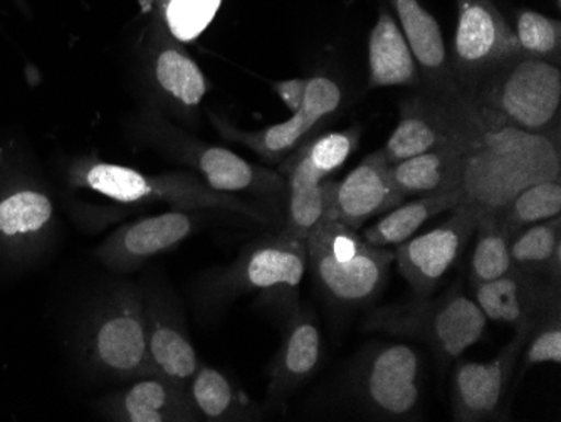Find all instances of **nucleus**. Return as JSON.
I'll return each mask as SVG.
<instances>
[{
	"label": "nucleus",
	"instance_id": "32",
	"mask_svg": "<svg viewBox=\"0 0 561 422\" xmlns=\"http://www.w3.org/2000/svg\"><path fill=\"white\" fill-rule=\"evenodd\" d=\"M333 182L328 179L313 187L288 192L279 231L306 242L330 214Z\"/></svg>",
	"mask_w": 561,
	"mask_h": 422
},
{
	"label": "nucleus",
	"instance_id": "20",
	"mask_svg": "<svg viewBox=\"0 0 561 422\" xmlns=\"http://www.w3.org/2000/svg\"><path fill=\"white\" fill-rule=\"evenodd\" d=\"M471 288L472 298L488 321L513 329L537 327L550 315L561 313V285L540 273L515 270Z\"/></svg>",
	"mask_w": 561,
	"mask_h": 422
},
{
	"label": "nucleus",
	"instance_id": "14",
	"mask_svg": "<svg viewBox=\"0 0 561 422\" xmlns=\"http://www.w3.org/2000/svg\"><path fill=\"white\" fill-rule=\"evenodd\" d=\"M343 102L342 87L327 75L308 78L301 109L291 113L285 122L261 130H242L234 123L214 112H207L213 127L232 144L242 145L257 153L267 163H276L291 156L299 145L310 140L311 135L323 127L324 122L339 112Z\"/></svg>",
	"mask_w": 561,
	"mask_h": 422
},
{
	"label": "nucleus",
	"instance_id": "1",
	"mask_svg": "<svg viewBox=\"0 0 561 422\" xmlns=\"http://www.w3.org/2000/svg\"><path fill=\"white\" fill-rule=\"evenodd\" d=\"M69 349L93 379L130 383L153 376L141 285L116 282L101 289L72 329Z\"/></svg>",
	"mask_w": 561,
	"mask_h": 422
},
{
	"label": "nucleus",
	"instance_id": "10",
	"mask_svg": "<svg viewBox=\"0 0 561 422\" xmlns=\"http://www.w3.org/2000/svg\"><path fill=\"white\" fill-rule=\"evenodd\" d=\"M350 401L377 421H414L422 402L424 362L409 343L365 346L346 376Z\"/></svg>",
	"mask_w": 561,
	"mask_h": 422
},
{
	"label": "nucleus",
	"instance_id": "31",
	"mask_svg": "<svg viewBox=\"0 0 561 422\" xmlns=\"http://www.w3.org/2000/svg\"><path fill=\"white\" fill-rule=\"evenodd\" d=\"M501 228L512 238L528 226L561 216V181H543L519 192L512 203L494 213Z\"/></svg>",
	"mask_w": 561,
	"mask_h": 422
},
{
	"label": "nucleus",
	"instance_id": "7",
	"mask_svg": "<svg viewBox=\"0 0 561 422\" xmlns=\"http://www.w3.org/2000/svg\"><path fill=\"white\" fill-rule=\"evenodd\" d=\"M306 271L335 308L370 304L389 280L396 251L378 248L328 214L306 239Z\"/></svg>",
	"mask_w": 561,
	"mask_h": 422
},
{
	"label": "nucleus",
	"instance_id": "34",
	"mask_svg": "<svg viewBox=\"0 0 561 422\" xmlns=\"http://www.w3.org/2000/svg\"><path fill=\"white\" fill-rule=\"evenodd\" d=\"M516 39L526 56L560 66L561 22L537 11H522L516 18Z\"/></svg>",
	"mask_w": 561,
	"mask_h": 422
},
{
	"label": "nucleus",
	"instance_id": "29",
	"mask_svg": "<svg viewBox=\"0 0 561 422\" xmlns=\"http://www.w3.org/2000/svg\"><path fill=\"white\" fill-rule=\"evenodd\" d=\"M226 0H144L148 21L156 22L182 44H192L209 30Z\"/></svg>",
	"mask_w": 561,
	"mask_h": 422
},
{
	"label": "nucleus",
	"instance_id": "35",
	"mask_svg": "<svg viewBox=\"0 0 561 422\" xmlns=\"http://www.w3.org/2000/svg\"><path fill=\"white\" fill-rule=\"evenodd\" d=\"M522 355V376L535 365L561 364V313L550 315L533 329Z\"/></svg>",
	"mask_w": 561,
	"mask_h": 422
},
{
	"label": "nucleus",
	"instance_id": "5",
	"mask_svg": "<svg viewBox=\"0 0 561 422\" xmlns=\"http://www.w3.org/2000/svg\"><path fill=\"white\" fill-rule=\"evenodd\" d=\"M135 137L165 159L187 167L210 187L226 194H248L267 209L283 217L288 187L276 170L249 162L229 148L207 144L179 127L173 119L157 110H144L135 116Z\"/></svg>",
	"mask_w": 561,
	"mask_h": 422
},
{
	"label": "nucleus",
	"instance_id": "22",
	"mask_svg": "<svg viewBox=\"0 0 561 422\" xmlns=\"http://www.w3.org/2000/svg\"><path fill=\"white\" fill-rule=\"evenodd\" d=\"M324 342L317 318L306 308L286 315L279 349L267 370V397L273 404L286 399L313 379L323 362Z\"/></svg>",
	"mask_w": 561,
	"mask_h": 422
},
{
	"label": "nucleus",
	"instance_id": "28",
	"mask_svg": "<svg viewBox=\"0 0 561 422\" xmlns=\"http://www.w3.org/2000/svg\"><path fill=\"white\" fill-rule=\"evenodd\" d=\"M459 204H461L459 192L417 197L412 203H402L400 206L393 207L374 226L364 229L360 235L365 241L378 246V248H397L407 239L417 235L419 229L427 220L449 213Z\"/></svg>",
	"mask_w": 561,
	"mask_h": 422
},
{
	"label": "nucleus",
	"instance_id": "23",
	"mask_svg": "<svg viewBox=\"0 0 561 422\" xmlns=\"http://www.w3.org/2000/svg\"><path fill=\"white\" fill-rule=\"evenodd\" d=\"M96 411L115 422H198L187 387L157 374L101 397Z\"/></svg>",
	"mask_w": 561,
	"mask_h": 422
},
{
	"label": "nucleus",
	"instance_id": "27",
	"mask_svg": "<svg viewBox=\"0 0 561 422\" xmlns=\"http://www.w3.org/2000/svg\"><path fill=\"white\" fill-rule=\"evenodd\" d=\"M462 153L456 147H440L393 163V182L405 198L459 192Z\"/></svg>",
	"mask_w": 561,
	"mask_h": 422
},
{
	"label": "nucleus",
	"instance_id": "21",
	"mask_svg": "<svg viewBox=\"0 0 561 422\" xmlns=\"http://www.w3.org/2000/svg\"><path fill=\"white\" fill-rule=\"evenodd\" d=\"M405 203L392 178V163L383 150L365 157L343 181L333 182L330 216L346 228L360 231L371 217Z\"/></svg>",
	"mask_w": 561,
	"mask_h": 422
},
{
	"label": "nucleus",
	"instance_id": "3",
	"mask_svg": "<svg viewBox=\"0 0 561 422\" xmlns=\"http://www.w3.org/2000/svg\"><path fill=\"white\" fill-rule=\"evenodd\" d=\"M306 275V244L277 229L260 236L226 266L206 271L192 286L201 317L216 318L245 295L289 315L298 308L299 286Z\"/></svg>",
	"mask_w": 561,
	"mask_h": 422
},
{
	"label": "nucleus",
	"instance_id": "12",
	"mask_svg": "<svg viewBox=\"0 0 561 422\" xmlns=\"http://www.w3.org/2000/svg\"><path fill=\"white\" fill-rule=\"evenodd\" d=\"M456 2V33L449 62L457 84L468 98L479 81L523 52L515 30L493 0Z\"/></svg>",
	"mask_w": 561,
	"mask_h": 422
},
{
	"label": "nucleus",
	"instance_id": "8",
	"mask_svg": "<svg viewBox=\"0 0 561 422\" xmlns=\"http://www.w3.org/2000/svg\"><path fill=\"white\" fill-rule=\"evenodd\" d=\"M488 318L461 286H450L437 298L415 295L368 315L365 332L425 343L440 364L459 361L486 332Z\"/></svg>",
	"mask_w": 561,
	"mask_h": 422
},
{
	"label": "nucleus",
	"instance_id": "4",
	"mask_svg": "<svg viewBox=\"0 0 561 422\" xmlns=\"http://www.w3.org/2000/svg\"><path fill=\"white\" fill-rule=\"evenodd\" d=\"M65 181L69 187L96 192L115 203L131 206L165 204L179 210H222L263 226H273L277 219L276 214L263 204L216 191L194 172L144 173L131 167L105 162L94 153L69 160Z\"/></svg>",
	"mask_w": 561,
	"mask_h": 422
},
{
	"label": "nucleus",
	"instance_id": "19",
	"mask_svg": "<svg viewBox=\"0 0 561 422\" xmlns=\"http://www.w3.org/2000/svg\"><path fill=\"white\" fill-rule=\"evenodd\" d=\"M400 21V30L417 65L419 90L454 110H474L454 78L443 30L436 18L419 0H390Z\"/></svg>",
	"mask_w": 561,
	"mask_h": 422
},
{
	"label": "nucleus",
	"instance_id": "15",
	"mask_svg": "<svg viewBox=\"0 0 561 422\" xmlns=\"http://www.w3.org/2000/svg\"><path fill=\"white\" fill-rule=\"evenodd\" d=\"M535 327H519L496 357L459 362L453 374V418L457 422L503 421L513 376Z\"/></svg>",
	"mask_w": 561,
	"mask_h": 422
},
{
	"label": "nucleus",
	"instance_id": "6",
	"mask_svg": "<svg viewBox=\"0 0 561 422\" xmlns=\"http://www.w3.org/2000/svg\"><path fill=\"white\" fill-rule=\"evenodd\" d=\"M484 127H510L561 141V66L523 55L468 94Z\"/></svg>",
	"mask_w": 561,
	"mask_h": 422
},
{
	"label": "nucleus",
	"instance_id": "17",
	"mask_svg": "<svg viewBox=\"0 0 561 422\" xmlns=\"http://www.w3.org/2000/svg\"><path fill=\"white\" fill-rule=\"evenodd\" d=\"M141 292L151 367L157 376L187 387L201 361L192 343L184 308L160 280H147Z\"/></svg>",
	"mask_w": 561,
	"mask_h": 422
},
{
	"label": "nucleus",
	"instance_id": "2",
	"mask_svg": "<svg viewBox=\"0 0 561 422\" xmlns=\"http://www.w3.org/2000/svg\"><path fill=\"white\" fill-rule=\"evenodd\" d=\"M561 181V141L510 127H486L462 153L461 204L479 214L500 213L519 192Z\"/></svg>",
	"mask_w": 561,
	"mask_h": 422
},
{
	"label": "nucleus",
	"instance_id": "36",
	"mask_svg": "<svg viewBox=\"0 0 561 422\" xmlns=\"http://www.w3.org/2000/svg\"><path fill=\"white\" fill-rule=\"evenodd\" d=\"M306 87H308V78H291V80L274 81L273 83L274 93L291 113L301 109Z\"/></svg>",
	"mask_w": 561,
	"mask_h": 422
},
{
	"label": "nucleus",
	"instance_id": "26",
	"mask_svg": "<svg viewBox=\"0 0 561 422\" xmlns=\"http://www.w3.org/2000/svg\"><path fill=\"white\" fill-rule=\"evenodd\" d=\"M187 394L204 422L263 421L264 411L252 402L219 368L198 364L187 384Z\"/></svg>",
	"mask_w": 561,
	"mask_h": 422
},
{
	"label": "nucleus",
	"instance_id": "24",
	"mask_svg": "<svg viewBox=\"0 0 561 422\" xmlns=\"http://www.w3.org/2000/svg\"><path fill=\"white\" fill-rule=\"evenodd\" d=\"M362 128L328 132L299 145L291 156L279 162V173L285 178L288 192L313 187L331 179L345 166L360 141Z\"/></svg>",
	"mask_w": 561,
	"mask_h": 422
},
{
	"label": "nucleus",
	"instance_id": "33",
	"mask_svg": "<svg viewBox=\"0 0 561 422\" xmlns=\"http://www.w3.org/2000/svg\"><path fill=\"white\" fill-rule=\"evenodd\" d=\"M558 244H561V216L528 226L510 238L513 266L545 275Z\"/></svg>",
	"mask_w": 561,
	"mask_h": 422
},
{
	"label": "nucleus",
	"instance_id": "25",
	"mask_svg": "<svg viewBox=\"0 0 561 422\" xmlns=\"http://www.w3.org/2000/svg\"><path fill=\"white\" fill-rule=\"evenodd\" d=\"M417 65L396 18L381 9L368 37V88H417Z\"/></svg>",
	"mask_w": 561,
	"mask_h": 422
},
{
	"label": "nucleus",
	"instance_id": "11",
	"mask_svg": "<svg viewBox=\"0 0 561 422\" xmlns=\"http://www.w3.org/2000/svg\"><path fill=\"white\" fill-rule=\"evenodd\" d=\"M140 69L150 109L187 127H197L209 81L187 46L148 21L140 44Z\"/></svg>",
	"mask_w": 561,
	"mask_h": 422
},
{
	"label": "nucleus",
	"instance_id": "18",
	"mask_svg": "<svg viewBox=\"0 0 561 422\" xmlns=\"http://www.w3.org/2000/svg\"><path fill=\"white\" fill-rule=\"evenodd\" d=\"M449 213L443 225L396 248L397 267L415 295H431L436 289L478 228L479 216L471 207L459 204Z\"/></svg>",
	"mask_w": 561,
	"mask_h": 422
},
{
	"label": "nucleus",
	"instance_id": "37",
	"mask_svg": "<svg viewBox=\"0 0 561 422\" xmlns=\"http://www.w3.org/2000/svg\"><path fill=\"white\" fill-rule=\"evenodd\" d=\"M2 153H4V148H0V160H2Z\"/></svg>",
	"mask_w": 561,
	"mask_h": 422
},
{
	"label": "nucleus",
	"instance_id": "13",
	"mask_svg": "<svg viewBox=\"0 0 561 422\" xmlns=\"http://www.w3.org/2000/svg\"><path fill=\"white\" fill-rule=\"evenodd\" d=\"M484 128L474 110L450 109L414 88L400 102L399 122L381 150L392 166L434 148L456 147L466 152L481 140Z\"/></svg>",
	"mask_w": 561,
	"mask_h": 422
},
{
	"label": "nucleus",
	"instance_id": "30",
	"mask_svg": "<svg viewBox=\"0 0 561 422\" xmlns=\"http://www.w3.org/2000/svg\"><path fill=\"white\" fill-rule=\"evenodd\" d=\"M474 235L476 244L469 263L471 285L493 282L515 271L510 253V238L494 214H479Z\"/></svg>",
	"mask_w": 561,
	"mask_h": 422
},
{
	"label": "nucleus",
	"instance_id": "9",
	"mask_svg": "<svg viewBox=\"0 0 561 422\" xmlns=\"http://www.w3.org/2000/svg\"><path fill=\"white\" fill-rule=\"evenodd\" d=\"M58 210L46 182L11 153L0 160V271L37 266L58 236Z\"/></svg>",
	"mask_w": 561,
	"mask_h": 422
},
{
	"label": "nucleus",
	"instance_id": "16",
	"mask_svg": "<svg viewBox=\"0 0 561 422\" xmlns=\"http://www.w3.org/2000/svg\"><path fill=\"white\" fill-rule=\"evenodd\" d=\"M204 216L197 210L172 209L131 220L98 246L94 258L116 275H128L145 263L175 250L197 232Z\"/></svg>",
	"mask_w": 561,
	"mask_h": 422
}]
</instances>
